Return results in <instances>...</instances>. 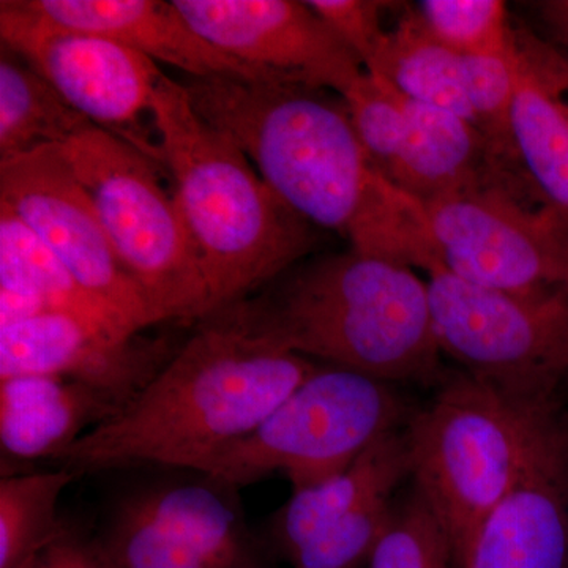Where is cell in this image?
Returning <instances> with one entry per match:
<instances>
[{"label": "cell", "instance_id": "7402d4cb", "mask_svg": "<svg viewBox=\"0 0 568 568\" xmlns=\"http://www.w3.org/2000/svg\"><path fill=\"white\" fill-rule=\"evenodd\" d=\"M92 123L21 55L0 52V162L62 145Z\"/></svg>", "mask_w": 568, "mask_h": 568}, {"label": "cell", "instance_id": "8fae6325", "mask_svg": "<svg viewBox=\"0 0 568 568\" xmlns=\"http://www.w3.org/2000/svg\"><path fill=\"white\" fill-rule=\"evenodd\" d=\"M0 203L39 235L88 293L133 331L156 325L151 305L123 267L61 145L0 162Z\"/></svg>", "mask_w": 568, "mask_h": 568}, {"label": "cell", "instance_id": "8992f818", "mask_svg": "<svg viewBox=\"0 0 568 568\" xmlns=\"http://www.w3.org/2000/svg\"><path fill=\"white\" fill-rule=\"evenodd\" d=\"M395 384L336 366L317 365L252 433L200 467L237 489L280 476L302 489L347 469L413 416Z\"/></svg>", "mask_w": 568, "mask_h": 568}, {"label": "cell", "instance_id": "9c48e42d", "mask_svg": "<svg viewBox=\"0 0 568 568\" xmlns=\"http://www.w3.org/2000/svg\"><path fill=\"white\" fill-rule=\"evenodd\" d=\"M422 272L444 357L507 394L562 399L568 298L518 297L459 278L435 261Z\"/></svg>", "mask_w": 568, "mask_h": 568}, {"label": "cell", "instance_id": "30bf717a", "mask_svg": "<svg viewBox=\"0 0 568 568\" xmlns=\"http://www.w3.org/2000/svg\"><path fill=\"white\" fill-rule=\"evenodd\" d=\"M2 47L39 71L92 125L129 142L164 170L153 141L152 103L163 71L152 59L103 37L55 24L24 0L0 2Z\"/></svg>", "mask_w": 568, "mask_h": 568}, {"label": "cell", "instance_id": "d6986e66", "mask_svg": "<svg viewBox=\"0 0 568 568\" xmlns=\"http://www.w3.org/2000/svg\"><path fill=\"white\" fill-rule=\"evenodd\" d=\"M409 477V457L403 429L366 448L353 465L336 476L302 489L272 515V540L284 558L342 521L377 496L395 495Z\"/></svg>", "mask_w": 568, "mask_h": 568}, {"label": "cell", "instance_id": "d4e9b609", "mask_svg": "<svg viewBox=\"0 0 568 568\" xmlns=\"http://www.w3.org/2000/svg\"><path fill=\"white\" fill-rule=\"evenodd\" d=\"M396 495L366 568H458L446 529L416 488Z\"/></svg>", "mask_w": 568, "mask_h": 568}, {"label": "cell", "instance_id": "cb8c5ba5", "mask_svg": "<svg viewBox=\"0 0 568 568\" xmlns=\"http://www.w3.org/2000/svg\"><path fill=\"white\" fill-rule=\"evenodd\" d=\"M97 540L115 568H213L186 538L149 514L132 495L115 506Z\"/></svg>", "mask_w": 568, "mask_h": 568}, {"label": "cell", "instance_id": "ac0fdd59", "mask_svg": "<svg viewBox=\"0 0 568 568\" xmlns=\"http://www.w3.org/2000/svg\"><path fill=\"white\" fill-rule=\"evenodd\" d=\"M122 409L112 396L69 377L0 379V448L17 462H55Z\"/></svg>", "mask_w": 568, "mask_h": 568}, {"label": "cell", "instance_id": "603a6c76", "mask_svg": "<svg viewBox=\"0 0 568 568\" xmlns=\"http://www.w3.org/2000/svg\"><path fill=\"white\" fill-rule=\"evenodd\" d=\"M77 474L59 467L7 474L0 480V568H22L52 544L67 525L59 504Z\"/></svg>", "mask_w": 568, "mask_h": 568}, {"label": "cell", "instance_id": "44dd1931", "mask_svg": "<svg viewBox=\"0 0 568 568\" xmlns=\"http://www.w3.org/2000/svg\"><path fill=\"white\" fill-rule=\"evenodd\" d=\"M364 69L414 102L454 112L473 123L463 85L462 55L428 31L417 9H406L386 31Z\"/></svg>", "mask_w": 568, "mask_h": 568}, {"label": "cell", "instance_id": "2e32d148", "mask_svg": "<svg viewBox=\"0 0 568 568\" xmlns=\"http://www.w3.org/2000/svg\"><path fill=\"white\" fill-rule=\"evenodd\" d=\"M511 133L540 192L568 213V59L525 28L510 31Z\"/></svg>", "mask_w": 568, "mask_h": 568}, {"label": "cell", "instance_id": "ba28073f", "mask_svg": "<svg viewBox=\"0 0 568 568\" xmlns=\"http://www.w3.org/2000/svg\"><path fill=\"white\" fill-rule=\"evenodd\" d=\"M424 209L429 261L518 297L568 298V213L540 192L523 164Z\"/></svg>", "mask_w": 568, "mask_h": 568}, {"label": "cell", "instance_id": "e0dca14e", "mask_svg": "<svg viewBox=\"0 0 568 568\" xmlns=\"http://www.w3.org/2000/svg\"><path fill=\"white\" fill-rule=\"evenodd\" d=\"M406 136L388 181L426 205L481 189L504 168V160L473 123L454 112L403 97Z\"/></svg>", "mask_w": 568, "mask_h": 568}, {"label": "cell", "instance_id": "484cf974", "mask_svg": "<svg viewBox=\"0 0 568 568\" xmlns=\"http://www.w3.org/2000/svg\"><path fill=\"white\" fill-rule=\"evenodd\" d=\"M462 71L474 125L504 160L521 163L511 133L515 71L510 43L506 52L462 55Z\"/></svg>", "mask_w": 568, "mask_h": 568}, {"label": "cell", "instance_id": "4dcf8cb0", "mask_svg": "<svg viewBox=\"0 0 568 568\" xmlns=\"http://www.w3.org/2000/svg\"><path fill=\"white\" fill-rule=\"evenodd\" d=\"M22 568H115L97 538H88L65 526L39 555Z\"/></svg>", "mask_w": 568, "mask_h": 568}, {"label": "cell", "instance_id": "f1b7e54d", "mask_svg": "<svg viewBox=\"0 0 568 568\" xmlns=\"http://www.w3.org/2000/svg\"><path fill=\"white\" fill-rule=\"evenodd\" d=\"M395 495L377 496L291 556L293 568H366L387 528Z\"/></svg>", "mask_w": 568, "mask_h": 568}, {"label": "cell", "instance_id": "5b68a950", "mask_svg": "<svg viewBox=\"0 0 568 568\" xmlns=\"http://www.w3.org/2000/svg\"><path fill=\"white\" fill-rule=\"evenodd\" d=\"M562 399H529L446 372L409 417V478L450 538L457 562L521 473L541 422Z\"/></svg>", "mask_w": 568, "mask_h": 568}, {"label": "cell", "instance_id": "7c38bea8", "mask_svg": "<svg viewBox=\"0 0 568 568\" xmlns=\"http://www.w3.org/2000/svg\"><path fill=\"white\" fill-rule=\"evenodd\" d=\"M186 22L267 81L298 82L338 95L365 73L349 48L308 2L173 0Z\"/></svg>", "mask_w": 568, "mask_h": 568}, {"label": "cell", "instance_id": "52a82bcc", "mask_svg": "<svg viewBox=\"0 0 568 568\" xmlns=\"http://www.w3.org/2000/svg\"><path fill=\"white\" fill-rule=\"evenodd\" d=\"M61 149L156 323L203 320V271L174 196L160 182L159 164L95 125Z\"/></svg>", "mask_w": 568, "mask_h": 568}, {"label": "cell", "instance_id": "ffe728a7", "mask_svg": "<svg viewBox=\"0 0 568 568\" xmlns=\"http://www.w3.org/2000/svg\"><path fill=\"white\" fill-rule=\"evenodd\" d=\"M0 291L28 295L41 302L48 312L78 316L115 334L140 335L114 308L88 293L50 246L2 203Z\"/></svg>", "mask_w": 568, "mask_h": 568}, {"label": "cell", "instance_id": "277c9868", "mask_svg": "<svg viewBox=\"0 0 568 568\" xmlns=\"http://www.w3.org/2000/svg\"><path fill=\"white\" fill-rule=\"evenodd\" d=\"M152 119L203 271L205 316L274 283L310 252L313 224L276 196L244 152L194 111L185 85L164 73Z\"/></svg>", "mask_w": 568, "mask_h": 568}, {"label": "cell", "instance_id": "5bb4252c", "mask_svg": "<svg viewBox=\"0 0 568 568\" xmlns=\"http://www.w3.org/2000/svg\"><path fill=\"white\" fill-rule=\"evenodd\" d=\"M174 353L162 342L115 334L67 313L44 312L0 327V379L69 377L104 392L123 407Z\"/></svg>", "mask_w": 568, "mask_h": 568}, {"label": "cell", "instance_id": "9a60e30c", "mask_svg": "<svg viewBox=\"0 0 568 568\" xmlns=\"http://www.w3.org/2000/svg\"><path fill=\"white\" fill-rule=\"evenodd\" d=\"M55 24L92 33L141 52L153 62L185 71L190 78L237 77L267 81L216 50L175 9L162 0H24Z\"/></svg>", "mask_w": 568, "mask_h": 568}, {"label": "cell", "instance_id": "7a4b0ae2", "mask_svg": "<svg viewBox=\"0 0 568 568\" xmlns=\"http://www.w3.org/2000/svg\"><path fill=\"white\" fill-rule=\"evenodd\" d=\"M267 338L244 302L197 321L160 372L54 463L71 473L166 466L197 473L252 433L315 372Z\"/></svg>", "mask_w": 568, "mask_h": 568}, {"label": "cell", "instance_id": "83f0119b", "mask_svg": "<svg viewBox=\"0 0 568 568\" xmlns=\"http://www.w3.org/2000/svg\"><path fill=\"white\" fill-rule=\"evenodd\" d=\"M355 133L377 173L388 179L406 136L402 93L376 74L365 73L342 95Z\"/></svg>", "mask_w": 568, "mask_h": 568}, {"label": "cell", "instance_id": "6da1fadb", "mask_svg": "<svg viewBox=\"0 0 568 568\" xmlns=\"http://www.w3.org/2000/svg\"><path fill=\"white\" fill-rule=\"evenodd\" d=\"M194 111L244 152L284 204L354 250L420 271L424 205L377 173L342 95L298 82L186 78Z\"/></svg>", "mask_w": 568, "mask_h": 568}, {"label": "cell", "instance_id": "4fadbf2b", "mask_svg": "<svg viewBox=\"0 0 568 568\" xmlns=\"http://www.w3.org/2000/svg\"><path fill=\"white\" fill-rule=\"evenodd\" d=\"M458 568H568V413L541 422L514 487L470 538Z\"/></svg>", "mask_w": 568, "mask_h": 568}, {"label": "cell", "instance_id": "3957f363", "mask_svg": "<svg viewBox=\"0 0 568 568\" xmlns=\"http://www.w3.org/2000/svg\"><path fill=\"white\" fill-rule=\"evenodd\" d=\"M242 302L271 342L308 361L395 386L436 387L446 375L428 284L398 261L351 248L301 265Z\"/></svg>", "mask_w": 568, "mask_h": 568}, {"label": "cell", "instance_id": "1f68e13d", "mask_svg": "<svg viewBox=\"0 0 568 568\" xmlns=\"http://www.w3.org/2000/svg\"><path fill=\"white\" fill-rule=\"evenodd\" d=\"M537 9L552 41L562 48L560 52L568 59V0L540 2Z\"/></svg>", "mask_w": 568, "mask_h": 568}, {"label": "cell", "instance_id": "f546056e", "mask_svg": "<svg viewBox=\"0 0 568 568\" xmlns=\"http://www.w3.org/2000/svg\"><path fill=\"white\" fill-rule=\"evenodd\" d=\"M308 6L365 67L386 33L383 28L384 11L394 3L377 0H310Z\"/></svg>", "mask_w": 568, "mask_h": 568}, {"label": "cell", "instance_id": "4316f807", "mask_svg": "<svg viewBox=\"0 0 568 568\" xmlns=\"http://www.w3.org/2000/svg\"><path fill=\"white\" fill-rule=\"evenodd\" d=\"M426 28L458 55L497 54L510 43L511 22L500 0H424L416 7Z\"/></svg>", "mask_w": 568, "mask_h": 568}]
</instances>
